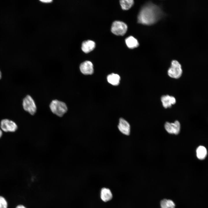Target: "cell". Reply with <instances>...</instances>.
<instances>
[{
    "instance_id": "cell-22",
    "label": "cell",
    "mask_w": 208,
    "mask_h": 208,
    "mask_svg": "<svg viewBox=\"0 0 208 208\" xmlns=\"http://www.w3.org/2000/svg\"><path fill=\"white\" fill-rule=\"evenodd\" d=\"M1 72L0 70V79H1Z\"/></svg>"
},
{
    "instance_id": "cell-20",
    "label": "cell",
    "mask_w": 208,
    "mask_h": 208,
    "mask_svg": "<svg viewBox=\"0 0 208 208\" xmlns=\"http://www.w3.org/2000/svg\"><path fill=\"white\" fill-rule=\"evenodd\" d=\"M16 208H26L24 206L22 205H20L17 206Z\"/></svg>"
},
{
    "instance_id": "cell-2",
    "label": "cell",
    "mask_w": 208,
    "mask_h": 208,
    "mask_svg": "<svg viewBox=\"0 0 208 208\" xmlns=\"http://www.w3.org/2000/svg\"><path fill=\"white\" fill-rule=\"evenodd\" d=\"M49 107L52 113L59 117L62 116L67 111L66 104L57 100H53Z\"/></svg>"
},
{
    "instance_id": "cell-17",
    "label": "cell",
    "mask_w": 208,
    "mask_h": 208,
    "mask_svg": "<svg viewBox=\"0 0 208 208\" xmlns=\"http://www.w3.org/2000/svg\"><path fill=\"white\" fill-rule=\"evenodd\" d=\"M120 3L123 10H128L133 5L134 1L133 0H122L120 1Z\"/></svg>"
},
{
    "instance_id": "cell-1",
    "label": "cell",
    "mask_w": 208,
    "mask_h": 208,
    "mask_svg": "<svg viewBox=\"0 0 208 208\" xmlns=\"http://www.w3.org/2000/svg\"><path fill=\"white\" fill-rule=\"evenodd\" d=\"M160 10L155 5L148 4L141 10L138 16V21L143 24L149 25L154 23L159 18Z\"/></svg>"
},
{
    "instance_id": "cell-12",
    "label": "cell",
    "mask_w": 208,
    "mask_h": 208,
    "mask_svg": "<svg viewBox=\"0 0 208 208\" xmlns=\"http://www.w3.org/2000/svg\"><path fill=\"white\" fill-rule=\"evenodd\" d=\"M95 44L93 41L90 40L83 42L82 44L81 49L85 53H88L93 50L95 47Z\"/></svg>"
},
{
    "instance_id": "cell-11",
    "label": "cell",
    "mask_w": 208,
    "mask_h": 208,
    "mask_svg": "<svg viewBox=\"0 0 208 208\" xmlns=\"http://www.w3.org/2000/svg\"><path fill=\"white\" fill-rule=\"evenodd\" d=\"M100 192V197L103 201L107 202L111 200L112 198V194L109 188H103Z\"/></svg>"
},
{
    "instance_id": "cell-14",
    "label": "cell",
    "mask_w": 208,
    "mask_h": 208,
    "mask_svg": "<svg viewBox=\"0 0 208 208\" xmlns=\"http://www.w3.org/2000/svg\"><path fill=\"white\" fill-rule=\"evenodd\" d=\"M108 82L114 86H117L119 83L120 77L118 74L112 73L109 75L107 77Z\"/></svg>"
},
{
    "instance_id": "cell-13",
    "label": "cell",
    "mask_w": 208,
    "mask_h": 208,
    "mask_svg": "<svg viewBox=\"0 0 208 208\" xmlns=\"http://www.w3.org/2000/svg\"><path fill=\"white\" fill-rule=\"evenodd\" d=\"M125 42L129 48L133 49L138 47L139 45L137 40L132 36H130L125 39Z\"/></svg>"
},
{
    "instance_id": "cell-10",
    "label": "cell",
    "mask_w": 208,
    "mask_h": 208,
    "mask_svg": "<svg viewBox=\"0 0 208 208\" xmlns=\"http://www.w3.org/2000/svg\"><path fill=\"white\" fill-rule=\"evenodd\" d=\"M163 106L165 108L170 107L176 102L175 98L168 95L162 96L161 99Z\"/></svg>"
},
{
    "instance_id": "cell-21",
    "label": "cell",
    "mask_w": 208,
    "mask_h": 208,
    "mask_svg": "<svg viewBox=\"0 0 208 208\" xmlns=\"http://www.w3.org/2000/svg\"><path fill=\"white\" fill-rule=\"evenodd\" d=\"M3 134V132L2 130L0 129V138L2 137Z\"/></svg>"
},
{
    "instance_id": "cell-18",
    "label": "cell",
    "mask_w": 208,
    "mask_h": 208,
    "mask_svg": "<svg viewBox=\"0 0 208 208\" xmlns=\"http://www.w3.org/2000/svg\"><path fill=\"white\" fill-rule=\"evenodd\" d=\"M8 203L5 199L0 196V208H7Z\"/></svg>"
},
{
    "instance_id": "cell-3",
    "label": "cell",
    "mask_w": 208,
    "mask_h": 208,
    "mask_svg": "<svg viewBox=\"0 0 208 208\" xmlns=\"http://www.w3.org/2000/svg\"><path fill=\"white\" fill-rule=\"evenodd\" d=\"M182 73V70L181 64L176 60H172L171 66L168 70L169 76L172 78L178 79L181 77Z\"/></svg>"
},
{
    "instance_id": "cell-4",
    "label": "cell",
    "mask_w": 208,
    "mask_h": 208,
    "mask_svg": "<svg viewBox=\"0 0 208 208\" xmlns=\"http://www.w3.org/2000/svg\"><path fill=\"white\" fill-rule=\"evenodd\" d=\"M23 106L24 109L31 115L34 114L37 108L35 102L31 97L27 95L23 99Z\"/></svg>"
},
{
    "instance_id": "cell-16",
    "label": "cell",
    "mask_w": 208,
    "mask_h": 208,
    "mask_svg": "<svg viewBox=\"0 0 208 208\" xmlns=\"http://www.w3.org/2000/svg\"><path fill=\"white\" fill-rule=\"evenodd\" d=\"M161 208H175V205L171 200L164 199L160 202Z\"/></svg>"
},
{
    "instance_id": "cell-8",
    "label": "cell",
    "mask_w": 208,
    "mask_h": 208,
    "mask_svg": "<svg viewBox=\"0 0 208 208\" xmlns=\"http://www.w3.org/2000/svg\"><path fill=\"white\" fill-rule=\"evenodd\" d=\"M118 128L122 134L129 135L130 132V126L129 122L122 118L119 119Z\"/></svg>"
},
{
    "instance_id": "cell-6",
    "label": "cell",
    "mask_w": 208,
    "mask_h": 208,
    "mask_svg": "<svg viewBox=\"0 0 208 208\" xmlns=\"http://www.w3.org/2000/svg\"><path fill=\"white\" fill-rule=\"evenodd\" d=\"M1 129L5 132H14L18 128L16 124L13 121L7 119L2 120L0 123Z\"/></svg>"
},
{
    "instance_id": "cell-5",
    "label": "cell",
    "mask_w": 208,
    "mask_h": 208,
    "mask_svg": "<svg viewBox=\"0 0 208 208\" xmlns=\"http://www.w3.org/2000/svg\"><path fill=\"white\" fill-rule=\"evenodd\" d=\"M127 25L123 22L116 21L112 23L111 30L113 33L118 36L124 35L127 30Z\"/></svg>"
},
{
    "instance_id": "cell-19",
    "label": "cell",
    "mask_w": 208,
    "mask_h": 208,
    "mask_svg": "<svg viewBox=\"0 0 208 208\" xmlns=\"http://www.w3.org/2000/svg\"><path fill=\"white\" fill-rule=\"evenodd\" d=\"M40 1L44 3H50L52 1V0H40Z\"/></svg>"
},
{
    "instance_id": "cell-7",
    "label": "cell",
    "mask_w": 208,
    "mask_h": 208,
    "mask_svg": "<svg viewBox=\"0 0 208 208\" xmlns=\"http://www.w3.org/2000/svg\"><path fill=\"white\" fill-rule=\"evenodd\" d=\"M164 127L167 132L170 134H178L180 131V124L178 120L175 121L173 123L166 122Z\"/></svg>"
},
{
    "instance_id": "cell-15",
    "label": "cell",
    "mask_w": 208,
    "mask_h": 208,
    "mask_svg": "<svg viewBox=\"0 0 208 208\" xmlns=\"http://www.w3.org/2000/svg\"><path fill=\"white\" fill-rule=\"evenodd\" d=\"M207 150L204 146H198L196 150V156L199 159H204L207 155Z\"/></svg>"
},
{
    "instance_id": "cell-9",
    "label": "cell",
    "mask_w": 208,
    "mask_h": 208,
    "mask_svg": "<svg viewBox=\"0 0 208 208\" xmlns=\"http://www.w3.org/2000/svg\"><path fill=\"white\" fill-rule=\"evenodd\" d=\"M80 69L81 72L84 74H92L94 71L93 65L90 61H85L80 64Z\"/></svg>"
}]
</instances>
